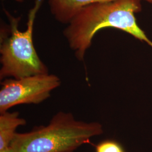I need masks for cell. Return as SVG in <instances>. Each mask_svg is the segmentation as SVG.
Wrapping results in <instances>:
<instances>
[{"mask_svg": "<svg viewBox=\"0 0 152 152\" xmlns=\"http://www.w3.org/2000/svg\"><path fill=\"white\" fill-rule=\"evenodd\" d=\"M140 10V0H114L92 4L76 14L64 29L63 34L79 61L84 60L95 34L104 28L122 30L152 47V41L136 23L135 13Z\"/></svg>", "mask_w": 152, "mask_h": 152, "instance_id": "6da1fadb", "label": "cell"}, {"mask_svg": "<svg viewBox=\"0 0 152 152\" xmlns=\"http://www.w3.org/2000/svg\"><path fill=\"white\" fill-rule=\"evenodd\" d=\"M103 132L98 122L78 121L71 113L59 112L46 126L16 132L10 147L13 152H73Z\"/></svg>", "mask_w": 152, "mask_h": 152, "instance_id": "7a4b0ae2", "label": "cell"}, {"mask_svg": "<svg viewBox=\"0 0 152 152\" xmlns=\"http://www.w3.org/2000/svg\"><path fill=\"white\" fill-rule=\"evenodd\" d=\"M42 2V0H36L34 7L30 10L24 31L18 29L20 18H15L5 10L10 27L7 34H1V80L49 73L48 68L40 59L33 42L34 22Z\"/></svg>", "mask_w": 152, "mask_h": 152, "instance_id": "3957f363", "label": "cell"}, {"mask_svg": "<svg viewBox=\"0 0 152 152\" xmlns=\"http://www.w3.org/2000/svg\"><path fill=\"white\" fill-rule=\"evenodd\" d=\"M1 84L0 113H2L18 105L43 102L61 82L58 76L48 73L6 79Z\"/></svg>", "mask_w": 152, "mask_h": 152, "instance_id": "277c9868", "label": "cell"}, {"mask_svg": "<svg viewBox=\"0 0 152 152\" xmlns=\"http://www.w3.org/2000/svg\"><path fill=\"white\" fill-rule=\"evenodd\" d=\"M114 0H48L50 10L55 20L68 24L83 7L92 4ZM152 2V0H147Z\"/></svg>", "mask_w": 152, "mask_h": 152, "instance_id": "5b68a950", "label": "cell"}, {"mask_svg": "<svg viewBox=\"0 0 152 152\" xmlns=\"http://www.w3.org/2000/svg\"><path fill=\"white\" fill-rule=\"evenodd\" d=\"M18 112L8 111L0 115V151L10 148L16 129L26 124V121L19 117Z\"/></svg>", "mask_w": 152, "mask_h": 152, "instance_id": "8992f818", "label": "cell"}, {"mask_svg": "<svg viewBox=\"0 0 152 152\" xmlns=\"http://www.w3.org/2000/svg\"><path fill=\"white\" fill-rule=\"evenodd\" d=\"M96 152H125L118 143L113 141H103L96 147Z\"/></svg>", "mask_w": 152, "mask_h": 152, "instance_id": "52a82bcc", "label": "cell"}, {"mask_svg": "<svg viewBox=\"0 0 152 152\" xmlns=\"http://www.w3.org/2000/svg\"><path fill=\"white\" fill-rule=\"evenodd\" d=\"M0 152H13V151L11 149V147H10V148H7V149L0 151Z\"/></svg>", "mask_w": 152, "mask_h": 152, "instance_id": "ba28073f", "label": "cell"}, {"mask_svg": "<svg viewBox=\"0 0 152 152\" xmlns=\"http://www.w3.org/2000/svg\"><path fill=\"white\" fill-rule=\"evenodd\" d=\"M15 1H16L17 2H22L24 0H15Z\"/></svg>", "mask_w": 152, "mask_h": 152, "instance_id": "9c48e42d", "label": "cell"}]
</instances>
